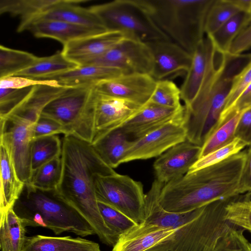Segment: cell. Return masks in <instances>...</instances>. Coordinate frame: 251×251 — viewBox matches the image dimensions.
I'll use <instances>...</instances> for the list:
<instances>
[{
  "mask_svg": "<svg viewBox=\"0 0 251 251\" xmlns=\"http://www.w3.org/2000/svg\"><path fill=\"white\" fill-rule=\"evenodd\" d=\"M86 1L84 0H58L45 12L20 22L17 31L21 32L26 30L31 24L44 20L57 21L105 28L100 20L90 8H84L79 5L80 3Z\"/></svg>",
  "mask_w": 251,
  "mask_h": 251,
  "instance_id": "17",
  "label": "cell"
},
{
  "mask_svg": "<svg viewBox=\"0 0 251 251\" xmlns=\"http://www.w3.org/2000/svg\"><path fill=\"white\" fill-rule=\"evenodd\" d=\"M0 214L13 208L19 198L25 183L17 175L8 151L0 144Z\"/></svg>",
  "mask_w": 251,
  "mask_h": 251,
  "instance_id": "25",
  "label": "cell"
},
{
  "mask_svg": "<svg viewBox=\"0 0 251 251\" xmlns=\"http://www.w3.org/2000/svg\"><path fill=\"white\" fill-rule=\"evenodd\" d=\"M125 38L120 32L107 31L70 42L63 46L61 52L79 66L86 65Z\"/></svg>",
  "mask_w": 251,
  "mask_h": 251,
  "instance_id": "18",
  "label": "cell"
},
{
  "mask_svg": "<svg viewBox=\"0 0 251 251\" xmlns=\"http://www.w3.org/2000/svg\"><path fill=\"white\" fill-rule=\"evenodd\" d=\"M33 87L0 88V119L7 117L19 106L30 93Z\"/></svg>",
  "mask_w": 251,
  "mask_h": 251,
  "instance_id": "41",
  "label": "cell"
},
{
  "mask_svg": "<svg viewBox=\"0 0 251 251\" xmlns=\"http://www.w3.org/2000/svg\"><path fill=\"white\" fill-rule=\"evenodd\" d=\"M26 227L13 207L0 214V251H21L26 237Z\"/></svg>",
  "mask_w": 251,
  "mask_h": 251,
  "instance_id": "27",
  "label": "cell"
},
{
  "mask_svg": "<svg viewBox=\"0 0 251 251\" xmlns=\"http://www.w3.org/2000/svg\"><path fill=\"white\" fill-rule=\"evenodd\" d=\"M251 83V59L234 77L231 88L226 99L225 105L221 116L219 127L225 123L228 112L238 98Z\"/></svg>",
  "mask_w": 251,
  "mask_h": 251,
  "instance_id": "40",
  "label": "cell"
},
{
  "mask_svg": "<svg viewBox=\"0 0 251 251\" xmlns=\"http://www.w3.org/2000/svg\"><path fill=\"white\" fill-rule=\"evenodd\" d=\"M95 190L98 201L116 208L138 224L144 221L146 194L141 182L117 173L97 176Z\"/></svg>",
  "mask_w": 251,
  "mask_h": 251,
  "instance_id": "10",
  "label": "cell"
},
{
  "mask_svg": "<svg viewBox=\"0 0 251 251\" xmlns=\"http://www.w3.org/2000/svg\"><path fill=\"white\" fill-rule=\"evenodd\" d=\"M225 210L226 220L251 232V192L233 197Z\"/></svg>",
  "mask_w": 251,
  "mask_h": 251,
  "instance_id": "33",
  "label": "cell"
},
{
  "mask_svg": "<svg viewBox=\"0 0 251 251\" xmlns=\"http://www.w3.org/2000/svg\"><path fill=\"white\" fill-rule=\"evenodd\" d=\"M235 137L247 146L251 145V108L242 113L236 127Z\"/></svg>",
  "mask_w": 251,
  "mask_h": 251,
  "instance_id": "46",
  "label": "cell"
},
{
  "mask_svg": "<svg viewBox=\"0 0 251 251\" xmlns=\"http://www.w3.org/2000/svg\"><path fill=\"white\" fill-rule=\"evenodd\" d=\"M184 109V105L173 108L149 101L136 114L117 128L130 140H134L168 123Z\"/></svg>",
  "mask_w": 251,
  "mask_h": 251,
  "instance_id": "19",
  "label": "cell"
},
{
  "mask_svg": "<svg viewBox=\"0 0 251 251\" xmlns=\"http://www.w3.org/2000/svg\"><path fill=\"white\" fill-rule=\"evenodd\" d=\"M249 146L238 187L239 195L251 192V145Z\"/></svg>",
  "mask_w": 251,
  "mask_h": 251,
  "instance_id": "47",
  "label": "cell"
},
{
  "mask_svg": "<svg viewBox=\"0 0 251 251\" xmlns=\"http://www.w3.org/2000/svg\"><path fill=\"white\" fill-rule=\"evenodd\" d=\"M233 197L190 211L172 238L146 251H214L221 238L238 227L225 219L226 206Z\"/></svg>",
  "mask_w": 251,
  "mask_h": 251,
  "instance_id": "6",
  "label": "cell"
},
{
  "mask_svg": "<svg viewBox=\"0 0 251 251\" xmlns=\"http://www.w3.org/2000/svg\"><path fill=\"white\" fill-rule=\"evenodd\" d=\"M21 251H101L100 245L80 237H27Z\"/></svg>",
  "mask_w": 251,
  "mask_h": 251,
  "instance_id": "24",
  "label": "cell"
},
{
  "mask_svg": "<svg viewBox=\"0 0 251 251\" xmlns=\"http://www.w3.org/2000/svg\"><path fill=\"white\" fill-rule=\"evenodd\" d=\"M216 49L207 35L192 53L191 64L181 87V99L189 105L198 94L215 57Z\"/></svg>",
  "mask_w": 251,
  "mask_h": 251,
  "instance_id": "20",
  "label": "cell"
},
{
  "mask_svg": "<svg viewBox=\"0 0 251 251\" xmlns=\"http://www.w3.org/2000/svg\"><path fill=\"white\" fill-rule=\"evenodd\" d=\"M250 108H251V83L246 87L238 98L228 112L225 123L234 114L242 113Z\"/></svg>",
  "mask_w": 251,
  "mask_h": 251,
  "instance_id": "48",
  "label": "cell"
},
{
  "mask_svg": "<svg viewBox=\"0 0 251 251\" xmlns=\"http://www.w3.org/2000/svg\"><path fill=\"white\" fill-rule=\"evenodd\" d=\"M248 62L244 54L216 52L198 94L184 105L187 141L201 147L219 127L234 77Z\"/></svg>",
  "mask_w": 251,
  "mask_h": 251,
  "instance_id": "3",
  "label": "cell"
},
{
  "mask_svg": "<svg viewBox=\"0 0 251 251\" xmlns=\"http://www.w3.org/2000/svg\"><path fill=\"white\" fill-rule=\"evenodd\" d=\"M249 13L251 15V9Z\"/></svg>",
  "mask_w": 251,
  "mask_h": 251,
  "instance_id": "51",
  "label": "cell"
},
{
  "mask_svg": "<svg viewBox=\"0 0 251 251\" xmlns=\"http://www.w3.org/2000/svg\"><path fill=\"white\" fill-rule=\"evenodd\" d=\"M13 209L26 226H42L55 234L68 231L84 237L96 234L92 226L58 195L25 183Z\"/></svg>",
  "mask_w": 251,
  "mask_h": 251,
  "instance_id": "5",
  "label": "cell"
},
{
  "mask_svg": "<svg viewBox=\"0 0 251 251\" xmlns=\"http://www.w3.org/2000/svg\"><path fill=\"white\" fill-rule=\"evenodd\" d=\"M94 88L70 87L44 108L41 115L51 118L71 134L92 143L94 138Z\"/></svg>",
  "mask_w": 251,
  "mask_h": 251,
  "instance_id": "7",
  "label": "cell"
},
{
  "mask_svg": "<svg viewBox=\"0 0 251 251\" xmlns=\"http://www.w3.org/2000/svg\"><path fill=\"white\" fill-rule=\"evenodd\" d=\"M88 65L119 68L124 74L151 75L153 65L152 53L147 44L126 38Z\"/></svg>",
  "mask_w": 251,
  "mask_h": 251,
  "instance_id": "12",
  "label": "cell"
},
{
  "mask_svg": "<svg viewBox=\"0 0 251 251\" xmlns=\"http://www.w3.org/2000/svg\"><path fill=\"white\" fill-rule=\"evenodd\" d=\"M78 66L66 58L61 51L49 56L37 57L30 67L14 76L42 80L70 71Z\"/></svg>",
  "mask_w": 251,
  "mask_h": 251,
  "instance_id": "28",
  "label": "cell"
},
{
  "mask_svg": "<svg viewBox=\"0 0 251 251\" xmlns=\"http://www.w3.org/2000/svg\"><path fill=\"white\" fill-rule=\"evenodd\" d=\"M152 55L151 76L156 80L187 73L191 64L192 54L170 39L146 43Z\"/></svg>",
  "mask_w": 251,
  "mask_h": 251,
  "instance_id": "15",
  "label": "cell"
},
{
  "mask_svg": "<svg viewBox=\"0 0 251 251\" xmlns=\"http://www.w3.org/2000/svg\"><path fill=\"white\" fill-rule=\"evenodd\" d=\"M41 114L18 107L7 117L0 119V142L9 151L18 177L24 183L32 176L31 147L35 125Z\"/></svg>",
  "mask_w": 251,
  "mask_h": 251,
  "instance_id": "9",
  "label": "cell"
},
{
  "mask_svg": "<svg viewBox=\"0 0 251 251\" xmlns=\"http://www.w3.org/2000/svg\"><path fill=\"white\" fill-rule=\"evenodd\" d=\"M61 151L62 141L57 135L34 139L30 153L32 173L44 164L61 156Z\"/></svg>",
  "mask_w": 251,
  "mask_h": 251,
  "instance_id": "30",
  "label": "cell"
},
{
  "mask_svg": "<svg viewBox=\"0 0 251 251\" xmlns=\"http://www.w3.org/2000/svg\"><path fill=\"white\" fill-rule=\"evenodd\" d=\"M242 113L234 114L208 138L201 146L200 158L228 145L234 139L236 127Z\"/></svg>",
  "mask_w": 251,
  "mask_h": 251,
  "instance_id": "35",
  "label": "cell"
},
{
  "mask_svg": "<svg viewBox=\"0 0 251 251\" xmlns=\"http://www.w3.org/2000/svg\"><path fill=\"white\" fill-rule=\"evenodd\" d=\"M249 248H250V251H251V243H250L249 244Z\"/></svg>",
  "mask_w": 251,
  "mask_h": 251,
  "instance_id": "50",
  "label": "cell"
},
{
  "mask_svg": "<svg viewBox=\"0 0 251 251\" xmlns=\"http://www.w3.org/2000/svg\"><path fill=\"white\" fill-rule=\"evenodd\" d=\"M175 232L143 222L120 235L111 251H146L172 238Z\"/></svg>",
  "mask_w": 251,
  "mask_h": 251,
  "instance_id": "21",
  "label": "cell"
},
{
  "mask_svg": "<svg viewBox=\"0 0 251 251\" xmlns=\"http://www.w3.org/2000/svg\"><path fill=\"white\" fill-rule=\"evenodd\" d=\"M158 27L192 54L204 36L205 22L214 0H136Z\"/></svg>",
  "mask_w": 251,
  "mask_h": 251,
  "instance_id": "4",
  "label": "cell"
},
{
  "mask_svg": "<svg viewBox=\"0 0 251 251\" xmlns=\"http://www.w3.org/2000/svg\"><path fill=\"white\" fill-rule=\"evenodd\" d=\"M230 1L240 11L250 13L251 9V0H230Z\"/></svg>",
  "mask_w": 251,
  "mask_h": 251,
  "instance_id": "49",
  "label": "cell"
},
{
  "mask_svg": "<svg viewBox=\"0 0 251 251\" xmlns=\"http://www.w3.org/2000/svg\"><path fill=\"white\" fill-rule=\"evenodd\" d=\"M181 91L172 81L165 79L156 80L149 102L166 107L178 108L180 103Z\"/></svg>",
  "mask_w": 251,
  "mask_h": 251,
  "instance_id": "37",
  "label": "cell"
},
{
  "mask_svg": "<svg viewBox=\"0 0 251 251\" xmlns=\"http://www.w3.org/2000/svg\"><path fill=\"white\" fill-rule=\"evenodd\" d=\"M246 157V151H240L164 184L160 204L167 211L182 213L239 195L238 187Z\"/></svg>",
  "mask_w": 251,
  "mask_h": 251,
  "instance_id": "2",
  "label": "cell"
},
{
  "mask_svg": "<svg viewBox=\"0 0 251 251\" xmlns=\"http://www.w3.org/2000/svg\"><path fill=\"white\" fill-rule=\"evenodd\" d=\"M123 74L121 69L117 68L87 65L78 66L70 71L42 80H54L59 85L67 87H94L101 81Z\"/></svg>",
  "mask_w": 251,
  "mask_h": 251,
  "instance_id": "23",
  "label": "cell"
},
{
  "mask_svg": "<svg viewBox=\"0 0 251 251\" xmlns=\"http://www.w3.org/2000/svg\"><path fill=\"white\" fill-rule=\"evenodd\" d=\"M130 142L121 130L116 128L97 137L91 144L102 160L114 169L122 164Z\"/></svg>",
  "mask_w": 251,
  "mask_h": 251,
  "instance_id": "26",
  "label": "cell"
},
{
  "mask_svg": "<svg viewBox=\"0 0 251 251\" xmlns=\"http://www.w3.org/2000/svg\"><path fill=\"white\" fill-rule=\"evenodd\" d=\"M89 8L107 31L119 32L126 38L144 43L170 39L136 0H116Z\"/></svg>",
  "mask_w": 251,
  "mask_h": 251,
  "instance_id": "8",
  "label": "cell"
},
{
  "mask_svg": "<svg viewBox=\"0 0 251 251\" xmlns=\"http://www.w3.org/2000/svg\"><path fill=\"white\" fill-rule=\"evenodd\" d=\"M61 174L62 160L59 156L34 171L28 183L43 190H56L60 181Z\"/></svg>",
  "mask_w": 251,
  "mask_h": 251,
  "instance_id": "34",
  "label": "cell"
},
{
  "mask_svg": "<svg viewBox=\"0 0 251 251\" xmlns=\"http://www.w3.org/2000/svg\"><path fill=\"white\" fill-rule=\"evenodd\" d=\"M58 0H0V14L8 13L19 16L24 21L40 14L55 3Z\"/></svg>",
  "mask_w": 251,
  "mask_h": 251,
  "instance_id": "32",
  "label": "cell"
},
{
  "mask_svg": "<svg viewBox=\"0 0 251 251\" xmlns=\"http://www.w3.org/2000/svg\"><path fill=\"white\" fill-rule=\"evenodd\" d=\"M38 57L28 52L0 46V79L14 76L30 67Z\"/></svg>",
  "mask_w": 251,
  "mask_h": 251,
  "instance_id": "31",
  "label": "cell"
},
{
  "mask_svg": "<svg viewBox=\"0 0 251 251\" xmlns=\"http://www.w3.org/2000/svg\"><path fill=\"white\" fill-rule=\"evenodd\" d=\"M41 84L59 85L54 80H38L20 76L0 79V88L23 89Z\"/></svg>",
  "mask_w": 251,
  "mask_h": 251,
  "instance_id": "44",
  "label": "cell"
},
{
  "mask_svg": "<svg viewBox=\"0 0 251 251\" xmlns=\"http://www.w3.org/2000/svg\"><path fill=\"white\" fill-rule=\"evenodd\" d=\"M251 48V17L233 40L228 53L231 55L241 54Z\"/></svg>",
  "mask_w": 251,
  "mask_h": 251,
  "instance_id": "45",
  "label": "cell"
},
{
  "mask_svg": "<svg viewBox=\"0 0 251 251\" xmlns=\"http://www.w3.org/2000/svg\"><path fill=\"white\" fill-rule=\"evenodd\" d=\"M62 174L56 189L59 197L92 226L100 241L113 247L119 236L105 224L100 212L95 190L97 176L115 174L92 144L73 135L62 140Z\"/></svg>",
  "mask_w": 251,
  "mask_h": 251,
  "instance_id": "1",
  "label": "cell"
},
{
  "mask_svg": "<svg viewBox=\"0 0 251 251\" xmlns=\"http://www.w3.org/2000/svg\"><path fill=\"white\" fill-rule=\"evenodd\" d=\"M26 30L30 31L37 38H49L56 40L63 46L75 40L107 31L103 28L52 20L34 22L30 25Z\"/></svg>",
  "mask_w": 251,
  "mask_h": 251,
  "instance_id": "22",
  "label": "cell"
},
{
  "mask_svg": "<svg viewBox=\"0 0 251 251\" xmlns=\"http://www.w3.org/2000/svg\"><path fill=\"white\" fill-rule=\"evenodd\" d=\"M247 145L237 138L228 145L200 158L191 167L188 173L218 163L240 152Z\"/></svg>",
  "mask_w": 251,
  "mask_h": 251,
  "instance_id": "39",
  "label": "cell"
},
{
  "mask_svg": "<svg viewBox=\"0 0 251 251\" xmlns=\"http://www.w3.org/2000/svg\"><path fill=\"white\" fill-rule=\"evenodd\" d=\"M201 150L187 140L172 147L154 161L155 179L165 184L186 175L200 158Z\"/></svg>",
  "mask_w": 251,
  "mask_h": 251,
  "instance_id": "16",
  "label": "cell"
},
{
  "mask_svg": "<svg viewBox=\"0 0 251 251\" xmlns=\"http://www.w3.org/2000/svg\"><path fill=\"white\" fill-rule=\"evenodd\" d=\"M58 134L67 135L65 128L56 121L40 115L35 125L33 139Z\"/></svg>",
  "mask_w": 251,
  "mask_h": 251,
  "instance_id": "43",
  "label": "cell"
},
{
  "mask_svg": "<svg viewBox=\"0 0 251 251\" xmlns=\"http://www.w3.org/2000/svg\"><path fill=\"white\" fill-rule=\"evenodd\" d=\"M98 205L105 224L119 237L139 225L116 208L105 202L98 201Z\"/></svg>",
  "mask_w": 251,
  "mask_h": 251,
  "instance_id": "38",
  "label": "cell"
},
{
  "mask_svg": "<svg viewBox=\"0 0 251 251\" xmlns=\"http://www.w3.org/2000/svg\"><path fill=\"white\" fill-rule=\"evenodd\" d=\"M251 17L249 13L240 11L215 32L208 35L215 48L223 53H228L233 40Z\"/></svg>",
  "mask_w": 251,
  "mask_h": 251,
  "instance_id": "29",
  "label": "cell"
},
{
  "mask_svg": "<svg viewBox=\"0 0 251 251\" xmlns=\"http://www.w3.org/2000/svg\"><path fill=\"white\" fill-rule=\"evenodd\" d=\"M185 109L168 123L131 141L122 164L159 156L172 147L187 140Z\"/></svg>",
  "mask_w": 251,
  "mask_h": 251,
  "instance_id": "11",
  "label": "cell"
},
{
  "mask_svg": "<svg viewBox=\"0 0 251 251\" xmlns=\"http://www.w3.org/2000/svg\"><path fill=\"white\" fill-rule=\"evenodd\" d=\"M240 11H241L230 0H214L206 17L205 34L210 35L215 32Z\"/></svg>",
  "mask_w": 251,
  "mask_h": 251,
  "instance_id": "36",
  "label": "cell"
},
{
  "mask_svg": "<svg viewBox=\"0 0 251 251\" xmlns=\"http://www.w3.org/2000/svg\"><path fill=\"white\" fill-rule=\"evenodd\" d=\"M94 99V140L102 134L120 126L143 106L129 100L101 94L95 88Z\"/></svg>",
  "mask_w": 251,
  "mask_h": 251,
  "instance_id": "14",
  "label": "cell"
},
{
  "mask_svg": "<svg viewBox=\"0 0 251 251\" xmlns=\"http://www.w3.org/2000/svg\"><path fill=\"white\" fill-rule=\"evenodd\" d=\"M156 81L151 75L147 74H123L101 81L94 87L101 94L144 106L149 101Z\"/></svg>",
  "mask_w": 251,
  "mask_h": 251,
  "instance_id": "13",
  "label": "cell"
},
{
  "mask_svg": "<svg viewBox=\"0 0 251 251\" xmlns=\"http://www.w3.org/2000/svg\"><path fill=\"white\" fill-rule=\"evenodd\" d=\"M245 230L239 227L231 229L220 239L214 251H250Z\"/></svg>",
  "mask_w": 251,
  "mask_h": 251,
  "instance_id": "42",
  "label": "cell"
}]
</instances>
